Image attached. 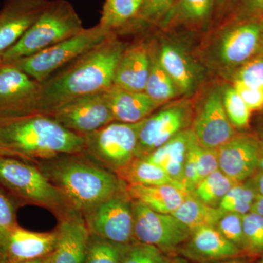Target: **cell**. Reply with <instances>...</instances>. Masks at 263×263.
<instances>
[{"mask_svg":"<svg viewBox=\"0 0 263 263\" xmlns=\"http://www.w3.org/2000/svg\"><path fill=\"white\" fill-rule=\"evenodd\" d=\"M124 48L112 33L92 49L41 83L37 114L50 115L72 100L110 89Z\"/></svg>","mask_w":263,"mask_h":263,"instance_id":"cell-1","label":"cell"},{"mask_svg":"<svg viewBox=\"0 0 263 263\" xmlns=\"http://www.w3.org/2000/svg\"><path fill=\"white\" fill-rule=\"evenodd\" d=\"M69 205L85 216L125 187L111 171L82 153L67 154L34 162Z\"/></svg>","mask_w":263,"mask_h":263,"instance_id":"cell-2","label":"cell"},{"mask_svg":"<svg viewBox=\"0 0 263 263\" xmlns=\"http://www.w3.org/2000/svg\"><path fill=\"white\" fill-rule=\"evenodd\" d=\"M0 139L7 149L32 162L84 152V137L43 114L0 120Z\"/></svg>","mask_w":263,"mask_h":263,"instance_id":"cell-3","label":"cell"},{"mask_svg":"<svg viewBox=\"0 0 263 263\" xmlns=\"http://www.w3.org/2000/svg\"><path fill=\"white\" fill-rule=\"evenodd\" d=\"M84 29L83 22L70 2L50 0L32 27L5 53L2 65H11L73 37Z\"/></svg>","mask_w":263,"mask_h":263,"instance_id":"cell-4","label":"cell"},{"mask_svg":"<svg viewBox=\"0 0 263 263\" xmlns=\"http://www.w3.org/2000/svg\"><path fill=\"white\" fill-rule=\"evenodd\" d=\"M0 186L21 203L46 208L58 218L74 210L37 164L29 160L0 156Z\"/></svg>","mask_w":263,"mask_h":263,"instance_id":"cell-5","label":"cell"},{"mask_svg":"<svg viewBox=\"0 0 263 263\" xmlns=\"http://www.w3.org/2000/svg\"><path fill=\"white\" fill-rule=\"evenodd\" d=\"M110 34L99 24L84 28L73 37L11 65L16 66L37 82L43 83L57 70L103 42Z\"/></svg>","mask_w":263,"mask_h":263,"instance_id":"cell-6","label":"cell"},{"mask_svg":"<svg viewBox=\"0 0 263 263\" xmlns=\"http://www.w3.org/2000/svg\"><path fill=\"white\" fill-rule=\"evenodd\" d=\"M143 120L134 124L114 122L84 136V153L114 174L136 157Z\"/></svg>","mask_w":263,"mask_h":263,"instance_id":"cell-7","label":"cell"},{"mask_svg":"<svg viewBox=\"0 0 263 263\" xmlns=\"http://www.w3.org/2000/svg\"><path fill=\"white\" fill-rule=\"evenodd\" d=\"M134 238L164 252H174L184 243L192 230L171 214H160L145 204L132 200Z\"/></svg>","mask_w":263,"mask_h":263,"instance_id":"cell-8","label":"cell"},{"mask_svg":"<svg viewBox=\"0 0 263 263\" xmlns=\"http://www.w3.org/2000/svg\"><path fill=\"white\" fill-rule=\"evenodd\" d=\"M91 234L120 245L136 241L132 200L125 187L84 216Z\"/></svg>","mask_w":263,"mask_h":263,"instance_id":"cell-9","label":"cell"},{"mask_svg":"<svg viewBox=\"0 0 263 263\" xmlns=\"http://www.w3.org/2000/svg\"><path fill=\"white\" fill-rule=\"evenodd\" d=\"M41 83L14 65H0V120L37 114Z\"/></svg>","mask_w":263,"mask_h":263,"instance_id":"cell-10","label":"cell"},{"mask_svg":"<svg viewBox=\"0 0 263 263\" xmlns=\"http://www.w3.org/2000/svg\"><path fill=\"white\" fill-rule=\"evenodd\" d=\"M48 116L83 137L114 122L105 91L76 99Z\"/></svg>","mask_w":263,"mask_h":263,"instance_id":"cell-11","label":"cell"},{"mask_svg":"<svg viewBox=\"0 0 263 263\" xmlns=\"http://www.w3.org/2000/svg\"><path fill=\"white\" fill-rule=\"evenodd\" d=\"M190 119L187 105H172L143 120L136 151V157L143 158L184 130Z\"/></svg>","mask_w":263,"mask_h":263,"instance_id":"cell-12","label":"cell"},{"mask_svg":"<svg viewBox=\"0 0 263 263\" xmlns=\"http://www.w3.org/2000/svg\"><path fill=\"white\" fill-rule=\"evenodd\" d=\"M193 131L200 146L214 149L237 136L224 110L219 89H212L207 95L195 118Z\"/></svg>","mask_w":263,"mask_h":263,"instance_id":"cell-13","label":"cell"},{"mask_svg":"<svg viewBox=\"0 0 263 263\" xmlns=\"http://www.w3.org/2000/svg\"><path fill=\"white\" fill-rule=\"evenodd\" d=\"M262 44L263 21L238 22L221 37L218 53L224 65L239 68L260 53Z\"/></svg>","mask_w":263,"mask_h":263,"instance_id":"cell-14","label":"cell"},{"mask_svg":"<svg viewBox=\"0 0 263 263\" xmlns=\"http://www.w3.org/2000/svg\"><path fill=\"white\" fill-rule=\"evenodd\" d=\"M50 0H6L0 10V65L5 53L20 41Z\"/></svg>","mask_w":263,"mask_h":263,"instance_id":"cell-15","label":"cell"},{"mask_svg":"<svg viewBox=\"0 0 263 263\" xmlns=\"http://www.w3.org/2000/svg\"><path fill=\"white\" fill-rule=\"evenodd\" d=\"M261 146L255 137L237 135L217 148L219 170L237 182L247 181L259 171Z\"/></svg>","mask_w":263,"mask_h":263,"instance_id":"cell-16","label":"cell"},{"mask_svg":"<svg viewBox=\"0 0 263 263\" xmlns=\"http://www.w3.org/2000/svg\"><path fill=\"white\" fill-rule=\"evenodd\" d=\"M179 250L183 257L200 263H214L243 255L240 249L226 239L214 226L193 230Z\"/></svg>","mask_w":263,"mask_h":263,"instance_id":"cell-17","label":"cell"},{"mask_svg":"<svg viewBox=\"0 0 263 263\" xmlns=\"http://www.w3.org/2000/svg\"><path fill=\"white\" fill-rule=\"evenodd\" d=\"M59 220L58 238L51 263H85L90 233L84 216L71 210Z\"/></svg>","mask_w":263,"mask_h":263,"instance_id":"cell-18","label":"cell"},{"mask_svg":"<svg viewBox=\"0 0 263 263\" xmlns=\"http://www.w3.org/2000/svg\"><path fill=\"white\" fill-rule=\"evenodd\" d=\"M150 63V52L143 43L124 48L116 68L114 86L143 92L149 75Z\"/></svg>","mask_w":263,"mask_h":263,"instance_id":"cell-19","label":"cell"},{"mask_svg":"<svg viewBox=\"0 0 263 263\" xmlns=\"http://www.w3.org/2000/svg\"><path fill=\"white\" fill-rule=\"evenodd\" d=\"M57 230L37 233L16 226L8 239L6 257L8 263H16L46 257L56 247Z\"/></svg>","mask_w":263,"mask_h":263,"instance_id":"cell-20","label":"cell"},{"mask_svg":"<svg viewBox=\"0 0 263 263\" xmlns=\"http://www.w3.org/2000/svg\"><path fill=\"white\" fill-rule=\"evenodd\" d=\"M114 122L134 124L144 120L162 104L145 91L136 92L112 86L105 91Z\"/></svg>","mask_w":263,"mask_h":263,"instance_id":"cell-21","label":"cell"},{"mask_svg":"<svg viewBox=\"0 0 263 263\" xmlns=\"http://www.w3.org/2000/svg\"><path fill=\"white\" fill-rule=\"evenodd\" d=\"M125 192L132 200L145 204L160 214H172L182 203L187 193L173 185H147L128 183Z\"/></svg>","mask_w":263,"mask_h":263,"instance_id":"cell-22","label":"cell"},{"mask_svg":"<svg viewBox=\"0 0 263 263\" xmlns=\"http://www.w3.org/2000/svg\"><path fill=\"white\" fill-rule=\"evenodd\" d=\"M190 132V129L180 132L167 143L142 159L160 166L171 179L183 186Z\"/></svg>","mask_w":263,"mask_h":263,"instance_id":"cell-23","label":"cell"},{"mask_svg":"<svg viewBox=\"0 0 263 263\" xmlns=\"http://www.w3.org/2000/svg\"><path fill=\"white\" fill-rule=\"evenodd\" d=\"M159 61L180 92L192 94L197 83L196 72L184 52L171 43L162 45L158 55Z\"/></svg>","mask_w":263,"mask_h":263,"instance_id":"cell-24","label":"cell"},{"mask_svg":"<svg viewBox=\"0 0 263 263\" xmlns=\"http://www.w3.org/2000/svg\"><path fill=\"white\" fill-rule=\"evenodd\" d=\"M115 174L126 184L138 183L147 186L173 185L186 192L181 183L171 179L160 166L138 157H135Z\"/></svg>","mask_w":263,"mask_h":263,"instance_id":"cell-25","label":"cell"},{"mask_svg":"<svg viewBox=\"0 0 263 263\" xmlns=\"http://www.w3.org/2000/svg\"><path fill=\"white\" fill-rule=\"evenodd\" d=\"M226 213L219 208L206 205L193 193H187L181 205L171 214L193 231L200 227H216Z\"/></svg>","mask_w":263,"mask_h":263,"instance_id":"cell-26","label":"cell"},{"mask_svg":"<svg viewBox=\"0 0 263 263\" xmlns=\"http://www.w3.org/2000/svg\"><path fill=\"white\" fill-rule=\"evenodd\" d=\"M215 0H177L162 23L202 25L210 20Z\"/></svg>","mask_w":263,"mask_h":263,"instance_id":"cell-27","label":"cell"},{"mask_svg":"<svg viewBox=\"0 0 263 263\" xmlns=\"http://www.w3.org/2000/svg\"><path fill=\"white\" fill-rule=\"evenodd\" d=\"M143 0H105L99 25L114 33L129 22L136 20Z\"/></svg>","mask_w":263,"mask_h":263,"instance_id":"cell-28","label":"cell"},{"mask_svg":"<svg viewBox=\"0 0 263 263\" xmlns=\"http://www.w3.org/2000/svg\"><path fill=\"white\" fill-rule=\"evenodd\" d=\"M145 92L159 103L163 104L179 95L180 91L160 65L158 57L151 55L149 75Z\"/></svg>","mask_w":263,"mask_h":263,"instance_id":"cell-29","label":"cell"},{"mask_svg":"<svg viewBox=\"0 0 263 263\" xmlns=\"http://www.w3.org/2000/svg\"><path fill=\"white\" fill-rule=\"evenodd\" d=\"M237 183L219 169L202 179L191 193L206 205L219 208L223 197Z\"/></svg>","mask_w":263,"mask_h":263,"instance_id":"cell-30","label":"cell"},{"mask_svg":"<svg viewBox=\"0 0 263 263\" xmlns=\"http://www.w3.org/2000/svg\"><path fill=\"white\" fill-rule=\"evenodd\" d=\"M127 245H120L90 233L85 263H122Z\"/></svg>","mask_w":263,"mask_h":263,"instance_id":"cell-31","label":"cell"},{"mask_svg":"<svg viewBox=\"0 0 263 263\" xmlns=\"http://www.w3.org/2000/svg\"><path fill=\"white\" fill-rule=\"evenodd\" d=\"M257 194L248 180L235 183L224 195L219 208L226 212L236 213L240 215L252 212Z\"/></svg>","mask_w":263,"mask_h":263,"instance_id":"cell-32","label":"cell"},{"mask_svg":"<svg viewBox=\"0 0 263 263\" xmlns=\"http://www.w3.org/2000/svg\"><path fill=\"white\" fill-rule=\"evenodd\" d=\"M21 202L0 186V255L6 257L8 239L15 227L17 211Z\"/></svg>","mask_w":263,"mask_h":263,"instance_id":"cell-33","label":"cell"},{"mask_svg":"<svg viewBox=\"0 0 263 263\" xmlns=\"http://www.w3.org/2000/svg\"><path fill=\"white\" fill-rule=\"evenodd\" d=\"M243 245L245 255H259L263 253V216L254 212L243 215Z\"/></svg>","mask_w":263,"mask_h":263,"instance_id":"cell-34","label":"cell"},{"mask_svg":"<svg viewBox=\"0 0 263 263\" xmlns=\"http://www.w3.org/2000/svg\"><path fill=\"white\" fill-rule=\"evenodd\" d=\"M222 100L224 110L232 125L238 129L248 127L252 111L233 86L224 88Z\"/></svg>","mask_w":263,"mask_h":263,"instance_id":"cell-35","label":"cell"},{"mask_svg":"<svg viewBox=\"0 0 263 263\" xmlns=\"http://www.w3.org/2000/svg\"><path fill=\"white\" fill-rule=\"evenodd\" d=\"M167 257L153 245L133 241L126 247L122 263H167Z\"/></svg>","mask_w":263,"mask_h":263,"instance_id":"cell-36","label":"cell"},{"mask_svg":"<svg viewBox=\"0 0 263 263\" xmlns=\"http://www.w3.org/2000/svg\"><path fill=\"white\" fill-rule=\"evenodd\" d=\"M216 228L226 239L236 246L243 252V215L236 213L226 212L218 221Z\"/></svg>","mask_w":263,"mask_h":263,"instance_id":"cell-37","label":"cell"},{"mask_svg":"<svg viewBox=\"0 0 263 263\" xmlns=\"http://www.w3.org/2000/svg\"><path fill=\"white\" fill-rule=\"evenodd\" d=\"M234 81L263 91V55H257L239 67Z\"/></svg>","mask_w":263,"mask_h":263,"instance_id":"cell-38","label":"cell"},{"mask_svg":"<svg viewBox=\"0 0 263 263\" xmlns=\"http://www.w3.org/2000/svg\"><path fill=\"white\" fill-rule=\"evenodd\" d=\"M177 0H143L136 20L147 24L162 22Z\"/></svg>","mask_w":263,"mask_h":263,"instance_id":"cell-39","label":"cell"},{"mask_svg":"<svg viewBox=\"0 0 263 263\" xmlns=\"http://www.w3.org/2000/svg\"><path fill=\"white\" fill-rule=\"evenodd\" d=\"M198 144L193 129H190L189 136L188 149L183 171V186L187 193H193L199 183L197 176V146Z\"/></svg>","mask_w":263,"mask_h":263,"instance_id":"cell-40","label":"cell"},{"mask_svg":"<svg viewBox=\"0 0 263 263\" xmlns=\"http://www.w3.org/2000/svg\"><path fill=\"white\" fill-rule=\"evenodd\" d=\"M197 176L199 182L212 173L219 169L217 148H204L197 144Z\"/></svg>","mask_w":263,"mask_h":263,"instance_id":"cell-41","label":"cell"},{"mask_svg":"<svg viewBox=\"0 0 263 263\" xmlns=\"http://www.w3.org/2000/svg\"><path fill=\"white\" fill-rule=\"evenodd\" d=\"M233 87L251 111H258L263 109V91L245 86L238 81L233 82Z\"/></svg>","mask_w":263,"mask_h":263,"instance_id":"cell-42","label":"cell"},{"mask_svg":"<svg viewBox=\"0 0 263 263\" xmlns=\"http://www.w3.org/2000/svg\"><path fill=\"white\" fill-rule=\"evenodd\" d=\"M237 18L238 22L263 21V0H241Z\"/></svg>","mask_w":263,"mask_h":263,"instance_id":"cell-43","label":"cell"},{"mask_svg":"<svg viewBox=\"0 0 263 263\" xmlns=\"http://www.w3.org/2000/svg\"><path fill=\"white\" fill-rule=\"evenodd\" d=\"M249 182L255 189L257 194L263 196V172L261 171H257L250 179H248Z\"/></svg>","mask_w":263,"mask_h":263,"instance_id":"cell-44","label":"cell"},{"mask_svg":"<svg viewBox=\"0 0 263 263\" xmlns=\"http://www.w3.org/2000/svg\"><path fill=\"white\" fill-rule=\"evenodd\" d=\"M238 1L240 0H215V8L222 12Z\"/></svg>","mask_w":263,"mask_h":263,"instance_id":"cell-45","label":"cell"},{"mask_svg":"<svg viewBox=\"0 0 263 263\" xmlns=\"http://www.w3.org/2000/svg\"><path fill=\"white\" fill-rule=\"evenodd\" d=\"M252 212L263 216V196L262 195H257L252 206Z\"/></svg>","mask_w":263,"mask_h":263,"instance_id":"cell-46","label":"cell"},{"mask_svg":"<svg viewBox=\"0 0 263 263\" xmlns=\"http://www.w3.org/2000/svg\"><path fill=\"white\" fill-rule=\"evenodd\" d=\"M16 263H51V254L46 256V257H41L32 260L23 261V262H19Z\"/></svg>","mask_w":263,"mask_h":263,"instance_id":"cell-47","label":"cell"},{"mask_svg":"<svg viewBox=\"0 0 263 263\" xmlns=\"http://www.w3.org/2000/svg\"><path fill=\"white\" fill-rule=\"evenodd\" d=\"M214 263H250L249 260L243 258V256L242 257H234V258H230L228 259H224V260L219 261V262H216Z\"/></svg>","mask_w":263,"mask_h":263,"instance_id":"cell-48","label":"cell"},{"mask_svg":"<svg viewBox=\"0 0 263 263\" xmlns=\"http://www.w3.org/2000/svg\"><path fill=\"white\" fill-rule=\"evenodd\" d=\"M167 263H189L186 259L179 256L167 255Z\"/></svg>","mask_w":263,"mask_h":263,"instance_id":"cell-49","label":"cell"},{"mask_svg":"<svg viewBox=\"0 0 263 263\" xmlns=\"http://www.w3.org/2000/svg\"><path fill=\"white\" fill-rule=\"evenodd\" d=\"M0 156H10V157H18L16 155H15L14 154L12 153L11 152H10L9 150L5 148L1 139H0ZM19 158H20V157H19Z\"/></svg>","mask_w":263,"mask_h":263,"instance_id":"cell-50","label":"cell"},{"mask_svg":"<svg viewBox=\"0 0 263 263\" xmlns=\"http://www.w3.org/2000/svg\"><path fill=\"white\" fill-rule=\"evenodd\" d=\"M259 171L263 172V143L262 142V146H261L260 155L259 158Z\"/></svg>","mask_w":263,"mask_h":263,"instance_id":"cell-51","label":"cell"},{"mask_svg":"<svg viewBox=\"0 0 263 263\" xmlns=\"http://www.w3.org/2000/svg\"><path fill=\"white\" fill-rule=\"evenodd\" d=\"M0 263H8L7 257L0 255Z\"/></svg>","mask_w":263,"mask_h":263,"instance_id":"cell-52","label":"cell"},{"mask_svg":"<svg viewBox=\"0 0 263 263\" xmlns=\"http://www.w3.org/2000/svg\"><path fill=\"white\" fill-rule=\"evenodd\" d=\"M257 263H263V253H262V257H261V259H259V260L258 261V262H257Z\"/></svg>","mask_w":263,"mask_h":263,"instance_id":"cell-53","label":"cell"},{"mask_svg":"<svg viewBox=\"0 0 263 263\" xmlns=\"http://www.w3.org/2000/svg\"><path fill=\"white\" fill-rule=\"evenodd\" d=\"M259 54L263 55V44H262V48H261L260 53H259Z\"/></svg>","mask_w":263,"mask_h":263,"instance_id":"cell-54","label":"cell"}]
</instances>
